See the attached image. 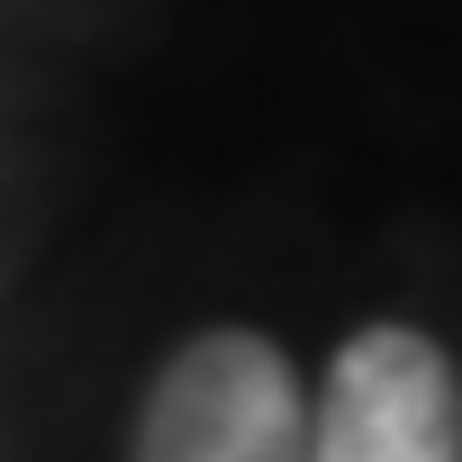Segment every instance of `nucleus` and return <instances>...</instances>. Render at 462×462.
<instances>
[{
    "label": "nucleus",
    "mask_w": 462,
    "mask_h": 462,
    "mask_svg": "<svg viewBox=\"0 0 462 462\" xmlns=\"http://www.w3.org/2000/svg\"><path fill=\"white\" fill-rule=\"evenodd\" d=\"M127 462H309V390L291 354L254 327L190 336L154 372Z\"/></svg>",
    "instance_id": "f257e3e1"
},
{
    "label": "nucleus",
    "mask_w": 462,
    "mask_h": 462,
    "mask_svg": "<svg viewBox=\"0 0 462 462\" xmlns=\"http://www.w3.org/2000/svg\"><path fill=\"white\" fill-rule=\"evenodd\" d=\"M309 462H462V372L417 327H363L309 408Z\"/></svg>",
    "instance_id": "f03ea898"
}]
</instances>
